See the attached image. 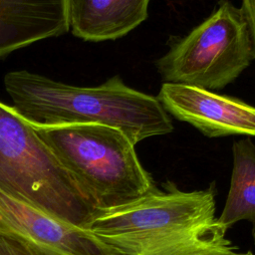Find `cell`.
I'll use <instances>...</instances> for the list:
<instances>
[{
  "mask_svg": "<svg viewBox=\"0 0 255 255\" xmlns=\"http://www.w3.org/2000/svg\"><path fill=\"white\" fill-rule=\"evenodd\" d=\"M226 231L215 218L162 240L141 255H219L236 249L226 238Z\"/></svg>",
  "mask_w": 255,
  "mask_h": 255,
  "instance_id": "11",
  "label": "cell"
},
{
  "mask_svg": "<svg viewBox=\"0 0 255 255\" xmlns=\"http://www.w3.org/2000/svg\"><path fill=\"white\" fill-rule=\"evenodd\" d=\"M219 255H254V254L251 251L246 252V253H236L235 250H232V251L225 252V253H222V254H219Z\"/></svg>",
  "mask_w": 255,
  "mask_h": 255,
  "instance_id": "14",
  "label": "cell"
},
{
  "mask_svg": "<svg viewBox=\"0 0 255 255\" xmlns=\"http://www.w3.org/2000/svg\"><path fill=\"white\" fill-rule=\"evenodd\" d=\"M68 31L66 0H0V58Z\"/></svg>",
  "mask_w": 255,
  "mask_h": 255,
  "instance_id": "8",
  "label": "cell"
},
{
  "mask_svg": "<svg viewBox=\"0 0 255 255\" xmlns=\"http://www.w3.org/2000/svg\"><path fill=\"white\" fill-rule=\"evenodd\" d=\"M255 61V47L240 7L220 0L213 13L174 39L155 62L164 83L216 91L234 82Z\"/></svg>",
  "mask_w": 255,
  "mask_h": 255,
  "instance_id": "4",
  "label": "cell"
},
{
  "mask_svg": "<svg viewBox=\"0 0 255 255\" xmlns=\"http://www.w3.org/2000/svg\"><path fill=\"white\" fill-rule=\"evenodd\" d=\"M32 125L99 209L117 207L156 188L135 145L121 130L96 124Z\"/></svg>",
  "mask_w": 255,
  "mask_h": 255,
  "instance_id": "3",
  "label": "cell"
},
{
  "mask_svg": "<svg viewBox=\"0 0 255 255\" xmlns=\"http://www.w3.org/2000/svg\"><path fill=\"white\" fill-rule=\"evenodd\" d=\"M4 86L12 108L35 125H103L121 130L134 145L174 129L156 97L127 86L118 75L84 88L20 70L8 73Z\"/></svg>",
  "mask_w": 255,
  "mask_h": 255,
  "instance_id": "1",
  "label": "cell"
},
{
  "mask_svg": "<svg viewBox=\"0 0 255 255\" xmlns=\"http://www.w3.org/2000/svg\"><path fill=\"white\" fill-rule=\"evenodd\" d=\"M165 112L207 137L255 136V107L198 87L163 83L156 96Z\"/></svg>",
  "mask_w": 255,
  "mask_h": 255,
  "instance_id": "6",
  "label": "cell"
},
{
  "mask_svg": "<svg viewBox=\"0 0 255 255\" xmlns=\"http://www.w3.org/2000/svg\"><path fill=\"white\" fill-rule=\"evenodd\" d=\"M0 190L89 230L101 210L40 138L33 125L2 103Z\"/></svg>",
  "mask_w": 255,
  "mask_h": 255,
  "instance_id": "2",
  "label": "cell"
},
{
  "mask_svg": "<svg viewBox=\"0 0 255 255\" xmlns=\"http://www.w3.org/2000/svg\"><path fill=\"white\" fill-rule=\"evenodd\" d=\"M0 231L63 255H120L91 230L75 226L0 190Z\"/></svg>",
  "mask_w": 255,
  "mask_h": 255,
  "instance_id": "7",
  "label": "cell"
},
{
  "mask_svg": "<svg viewBox=\"0 0 255 255\" xmlns=\"http://www.w3.org/2000/svg\"><path fill=\"white\" fill-rule=\"evenodd\" d=\"M0 255H63L18 234L0 231Z\"/></svg>",
  "mask_w": 255,
  "mask_h": 255,
  "instance_id": "12",
  "label": "cell"
},
{
  "mask_svg": "<svg viewBox=\"0 0 255 255\" xmlns=\"http://www.w3.org/2000/svg\"><path fill=\"white\" fill-rule=\"evenodd\" d=\"M69 30L84 41L120 39L148 17L150 0H66Z\"/></svg>",
  "mask_w": 255,
  "mask_h": 255,
  "instance_id": "9",
  "label": "cell"
},
{
  "mask_svg": "<svg viewBox=\"0 0 255 255\" xmlns=\"http://www.w3.org/2000/svg\"><path fill=\"white\" fill-rule=\"evenodd\" d=\"M240 8L242 9L248 22L255 47V0H242Z\"/></svg>",
  "mask_w": 255,
  "mask_h": 255,
  "instance_id": "13",
  "label": "cell"
},
{
  "mask_svg": "<svg viewBox=\"0 0 255 255\" xmlns=\"http://www.w3.org/2000/svg\"><path fill=\"white\" fill-rule=\"evenodd\" d=\"M215 184L183 191L167 181L125 204L101 209L90 230L120 255H141L171 236L215 219Z\"/></svg>",
  "mask_w": 255,
  "mask_h": 255,
  "instance_id": "5",
  "label": "cell"
},
{
  "mask_svg": "<svg viewBox=\"0 0 255 255\" xmlns=\"http://www.w3.org/2000/svg\"><path fill=\"white\" fill-rule=\"evenodd\" d=\"M233 167L230 188L217 221L230 228L241 220L252 224L255 238V142L250 137L233 142Z\"/></svg>",
  "mask_w": 255,
  "mask_h": 255,
  "instance_id": "10",
  "label": "cell"
}]
</instances>
